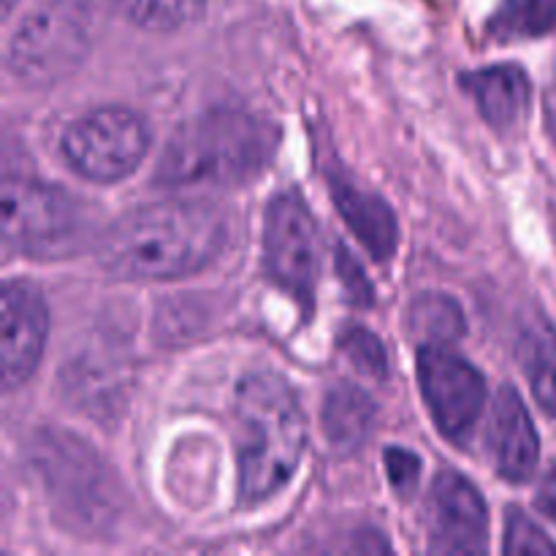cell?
Wrapping results in <instances>:
<instances>
[{"label": "cell", "instance_id": "5b68a950", "mask_svg": "<svg viewBox=\"0 0 556 556\" xmlns=\"http://www.w3.org/2000/svg\"><path fill=\"white\" fill-rule=\"evenodd\" d=\"M92 0H47L9 43V71L25 87H52L81 68L92 47Z\"/></svg>", "mask_w": 556, "mask_h": 556}, {"label": "cell", "instance_id": "cb8c5ba5", "mask_svg": "<svg viewBox=\"0 0 556 556\" xmlns=\"http://www.w3.org/2000/svg\"><path fill=\"white\" fill-rule=\"evenodd\" d=\"M548 123H552V136L556 141V81L552 90H548Z\"/></svg>", "mask_w": 556, "mask_h": 556}, {"label": "cell", "instance_id": "44dd1931", "mask_svg": "<svg viewBox=\"0 0 556 556\" xmlns=\"http://www.w3.org/2000/svg\"><path fill=\"white\" fill-rule=\"evenodd\" d=\"M386 472H389V483L396 489L400 497H410L421 478V459L413 451L405 448H389L383 454Z\"/></svg>", "mask_w": 556, "mask_h": 556}, {"label": "cell", "instance_id": "e0dca14e", "mask_svg": "<svg viewBox=\"0 0 556 556\" xmlns=\"http://www.w3.org/2000/svg\"><path fill=\"white\" fill-rule=\"evenodd\" d=\"M556 27V0H503L489 22L497 41L546 36Z\"/></svg>", "mask_w": 556, "mask_h": 556}, {"label": "cell", "instance_id": "7402d4cb", "mask_svg": "<svg viewBox=\"0 0 556 556\" xmlns=\"http://www.w3.org/2000/svg\"><path fill=\"white\" fill-rule=\"evenodd\" d=\"M337 275H340L342 288H345L348 299L353 304L369 307L375 302V288L369 282V277L364 275V266L345 248H337Z\"/></svg>", "mask_w": 556, "mask_h": 556}, {"label": "cell", "instance_id": "603a6c76", "mask_svg": "<svg viewBox=\"0 0 556 556\" xmlns=\"http://www.w3.org/2000/svg\"><path fill=\"white\" fill-rule=\"evenodd\" d=\"M535 505L543 516H548L556 525V470L548 472L541 481V489L535 494Z\"/></svg>", "mask_w": 556, "mask_h": 556}, {"label": "cell", "instance_id": "8fae6325", "mask_svg": "<svg viewBox=\"0 0 556 556\" xmlns=\"http://www.w3.org/2000/svg\"><path fill=\"white\" fill-rule=\"evenodd\" d=\"M489 454L494 467L508 481H530L541 459V440L530 410L514 386H503L494 396L489 421Z\"/></svg>", "mask_w": 556, "mask_h": 556}, {"label": "cell", "instance_id": "7c38bea8", "mask_svg": "<svg viewBox=\"0 0 556 556\" xmlns=\"http://www.w3.org/2000/svg\"><path fill=\"white\" fill-rule=\"evenodd\" d=\"M331 199L342 220L351 226L358 242L372 253L375 261H389L400 244V226L396 215L378 193L364 190L345 174H329Z\"/></svg>", "mask_w": 556, "mask_h": 556}, {"label": "cell", "instance_id": "52a82bcc", "mask_svg": "<svg viewBox=\"0 0 556 556\" xmlns=\"http://www.w3.org/2000/svg\"><path fill=\"white\" fill-rule=\"evenodd\" d=\"M264 266L304 313H313L320 275V233L313 212L293 190L275 195L264 217Z\"/></svg>", "mask_w": 556, "mask_h": 556}, {"label": "cell", "instance_id": "6da1fadb", "mask_svg": "<svg viewBox=\"0 0 556 556\" xmlns=\"http://www.w3.org/2000/svg\"><path fill=\"white\" fill-rule=\"evenodd\" d=\"M228 226L210 201H157L119 215L96 239V255L119 280H177L210 266Z\"/></svg>", "mask_w": 556, "mask_h": 556}, {"label": "cell", "instance_id": "277c9868", "mask_svg": "<svg viewBox=\"0 0 556 556\" xmlns=\"http://www.w3.org/2000/svg\"><path fill=\"white\" fill-rule=\"evenodd\" d=\"M3 244L38 261H58L87 248L92 220L87 206L58 185L30 177L3 179Z\"/></svg>", "mask_w": 556, "mask_h": 556}, {"label": "cell", "instance_id": "ffe728a7", "mask_svg": "<svg viewBox=\"0 0 556 556\" xmlns=\"http://www.w3.org/2000/svg\"><path fill=\"white\" fill-rule=\"evenodd\" d=\"M505 554H556V543L521 510H510L505 519Z\"/></svg>", "mask_w": 556, "mask_h": 556}, {"label": "cell", "instance_id": "8992f818", "mask_svg": "<svg viewBox=\"0 0 556 556\" xmlns=\"http://www.w3.org/2000/svg\"><path fill=\"white\" fill-rule=\"evenodd\" d=\"M60 150L79 177L90 182H119L134 174L150 152V128L144 117L130 109H92L65 128Z\"/></svg>", "mask_w": 556, "mask_h": 556}, {"label": "cell", "instance_id": "30bf717a", "mask_svg": "<svg viewBox=\"0 0 556 556\" xmlns=\"http://www.w3.org/2000/svg\"><path fill=\"white\" fill-rule=\"evenodd\" d=\"M0 378L5 391L20 389L36 372L47 348L49 309L43 293L27 280H9L0 296Z\"/></svg>", "mask_w": 556, "mask_h": 556}, {"label": "cell", "instance_id": "ba28073f", "mask_svg": "<svg viewBox=\"0 0 556 556\" xmlns=\"http://www.w3.org/2000/svg\"><path fill=\"white\" fill-rule=\"evenodd\" d=\"M418 386L440 434L451 443H467L486 402L483 375L448 345H421Z\"/></svg>", "mask_w": 556, "mask_h": 556}, {"label": "cell", "instance_id": "7a4b0ae2", "mask_svg": "<svg viewBox=\"0 0 556 556\" xmlns=\"http://www.w3.org/2000/svg\"><path fill=\"white\" fill-rule=\"evenodd\" d=\"M239 503L253 508L275 497L299 470L307 445V421L286 378L250 372L233 391Z\"/></svg>", "mask_w": 556, "mask_h": 556}, {"label": "cell", "instance_id": "ac0fdd59", "mask_svg": "<svg viewBox=\"0 0 556 556\" xmlns=\"http://www.w3.org/2000/svg\"><path fill=\"white\" fill-rule=\"evenodd\" d=\"M125 20L144 30L172 33L199 20L206 0H109Z\"/></svg>", "mask_w": 556, "mask_h": 556}, {"label": "cell", "instance_id": "4fadbf2b", "mask_svg": "<svg viewBox=\"0 0 556 556\" xmlns=\"http://www.w3.org/2000/svg\"><path fill=\"white\" fill-rule=\"evenodd\" d=\"M465 87L476 98L481 117L500 134L514 130L530 112L532 87L519 65H489L465 76Z\"/></svg>", "mask_w": 556, "mask_h": 556}, {"label": "cell", "instance_id": "3957f363", "mask_svg": "<svg viewBox=\"0 0 556 556\" xmlns=\"http://www.w3.org/2000/svg\"><path fill=\"white\" fill-rule=\"evenodd\" d=\"M280 130L269 119L239 109H212L179 125L157 157L155 182L166 188L188 185H248L275 157Z\"/></svg>", "mask_w": 556, "mask_h": 556}, {"label": "cell", "instance_id": "5bb4252c", "mask_svg": "<svg viewBox=\"0 0 556 556\" xmlns=\"http://www.w3.org/2000/svg\"><path fill=\"white\" fill-rule=\"evenodd\" d=\"M375 427V402L358 386L340 383L324 400V432L337 451H356Z\"/></svg>", "mask_w": 556, "mask_h": 556}, {"label": "cell", "instance_id": "9a60e30c", "mask_svg": "<svg viewBox=\"0 0 556 556\" xmlns=\"http://www.w3.org/2000/svg\"><path fill=\"white\" fill-rule=\"evenodd\" d=\"M519 358L538 405L556 416V329L538 320L519 342Z\"/></svg>", "mask_w": 556, "mask_h": 556}, {"label": "cell", "instance_id": "2e32d148", "mask_svg": "<svg viewBox=\"0 0 556 556\" xmlns=\"http://www.w3.org/2000/svg\"><path fill=\"white\" fill-rule=\"evenodd\" d=\"M413 334L421 340V345H451L465 334V315L456 299L445 293H424L410 304Z\"/></svg>", "mask_w": 556, "mask_h": 556}, {"label": "cell", "instance_id": "9c48e42d", "mask_svg": "<svg viewBox=\"0 0 556 556\" xmlns=\"http://www.w3.org/2000/svg\"><path fill=\"white\" fill-rule=\"evenodd\" d=\"M427 527L432 552L483 554L489 548L486 500L459 472H440L429 492Z\"/></svg>", "mask_w": 556, "mask_h": 556}, {"label": "cell", "instance_id": "d6986e66", "mask_svg": "<svg viewBox=\"0 0 556 556\" xmlns=\"http://www.w3.org/2000/svg\"><path fill=\"white\" fill-rule=\"evenodd\" d=\"M340 348L348 353L353 367L367 375V378L383 380L389 375V358H386L383 342L364 326H351L348 331H342Z\"/></svg>", "mask_w": 556, "mask_h": 556}]
</instances>
